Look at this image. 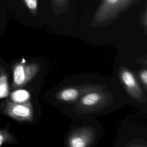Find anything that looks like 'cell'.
I'll use <instances>...</instances> for the list:
<instances>
[{
  "label": "cell",
  "mask_w": 147,
  "mask_h": 147,
  "mask_svg": "<svg viewBox=\"0 0 147 147\" xmlns=\"http://www.w3.org/2000/svg\"><path fill=\"white\" fill-rule=\"evenodd\" d=\"M38 69V65L36 64H17L13 69V86L17 87L25 85L35 75Z\"/></svg>",
  "instance_id": "3957f363"
},
{
  "label": "cell",
  "mask_w": 147,
  "mask_h": 147,
  "mask_svg": "<svg viewBox=\"0 0 147 147\" xmlns=\"http://www.w3.org/2000/svg\"><path fill=\"white\" fill-rule=\"evenodd\" d=\"M28 10L36 14L38 11V0H22Z\"/></svg>",
  "instance_id": "8fae6325"
},
{
  "label": "cell",
  "mask_w": 147,
  "mask_h": 147,
  "mask_svg": "<svg viewBox=\"0 0 147 147\" xmlns=\"http://www.w3.org/2000/svg\"><path fill=\"white\" fill-rule=\"evenodd\" d=\"M140 0H102L94 17L93 22L102 25L114 20Z\"/></svg>",
  "instance_id": "6da1fadb"
},
{
  "label": "cell",
  "mask_w": 147,
  "mask_h": 147,
  "mask_svg": "<svg viewBox=\"0 0 147 147\" xmlns=\"http://www.w3.org/2000/svg\"><path fill=\"white\" fill-rule=\"evenodd\" d=\"M3 112L18 121H28L32 118V109L28 102L16 103L7 100L4 105Z\"/></svg>",
  "instance_id": "7a4b0ae2"
},
{
  "label": "cell",
  "mask_w": 147,
  "mask_h": 147,
  "mask_svg": "<svg viewBox=\"0 0 147 147\" xmlns=\"http://www.w3.org/2000/svg\"><path fill=\"white\" fill-rule=\"evenodd\" d=\"M121 77L122 82L129 91L136 96L138 95L139 92H140L139 86L133 75L127 70H123L121 72Z\"/></svg>",
  "instance_id": "277c9868"
},
{
  "label": "cell",
  "mask_w": 147,
  "mask_h": 147,
  "mask_svg": "<svg viewBox=\"0 0 147 147\" xmlns=\"http://www.w3.org/2000/svg\"><path fill=\"white\" fill-rule=\"evenodd\" d=\"M9 94V88L7 82V77L5 73L0 75V99L5 98Z\"/></svg>",
  "instance_id": "30bf717a"
},
{
  "label": "cell",
  "mask_w": 147,
  "mask_h": 147,
  "mask_svg": "<svg viewBox=\"0 0 147 147\" xmlns=\"http://www.w3.org/2000/svg\"><path fill=\"white\" fill-rule=\"evenodd\" d=\"M89 140L86 134L80 133L73 135L69 140V145L72 147H84L88 145Z\"/></svg>",
  "instance_id": "8992f818"
},
{
  "label": "cell",
  "mask_w": 147,
  "mask_h": 147,
  "mask_svg": "<svg viewBox=\"0 0 147 147\" xmlns=\"http://www.w3.org/2000/svg\"><path fill=\"white\" fill-rule=\"evenodd\" d=\"M71 0H51V6L54 13L65 11L69 6Z\"/></svg>",
  "instance_id": "9c48e42d"
},
{
  "label": "cell",
  "mask_w": 147,
  "mask_h": 147,
  "mask_svg": "<svg viewBox=\"0 0 147 147\" xmlns=\"http://www.w3.org/2000/svg\"><path fill=\"white\" fill-rule=\"evenodd\" d=\"M102 99V95L98 92H91L87 94L81 99V103L85 106L91 107L96 105Z\"/></svg>",
  "instance_id": "5b68a950"
},
{
  "label": "cell",
  "mask_w": 147,
  "mask_h": 147,
  "mask_svg": "<svg viewBox=\"0 0 147 147\" xmlns=\"http://www.w3.org/2000/svg\"><path fill=\"white\" fill-rule=\"evenodd\" d=\"M29 92L25 90H17L10 94L11 101L16 103H24L28 102L30 98Z\"/></svg>",
  "instance_id": "ba28073f"
},
{
  "label": "cell",
  "mask_w": 147,
  "mask_h": 147,
  "mask_svg": "<svg viewBox=\"0 0 147 147\" xmlns=\"http://www.w3.org/2000/svg\"><path fill=\"white\" fill-rule=\"evenodd\" d=\"M13 140L11 135L5 129H0V146L5 142H11Z\"/></svg>",
  "instance_id": "7c38bea8"
},
{
  "label": "cell",
  "mask_w": 147,
  "mask_h": 147,
  "mask_svg": "<svg viewBox=\"0 0 147 147\" xmlns=\"http://www.w3.org/2000/svg\"><path fill=\"white\" fill-rule=\"evenodd\" d=\"M140 78L142 82L145 85H146L147 83V72L146 70H144L140 74Z\"/></svg>",
  "instance_id": "4fadbf2b"
},
{
  "label": "cell",
  "mask_w": 147,
  "mask_h": 147,
  "mask_svg": "<svg viewBox=\"0 0 147 147\" xmlns=\"http://www.w3.org/2000/svg\"><path fill=\"white\" fill-rule=\"evenodd\" d=\"M79 92L75 88H67L62 90L59 94V98L64 101H72L79 97Z\"/></svg>",
  "instance_id": "52a82bcc"
}]
</instances>
